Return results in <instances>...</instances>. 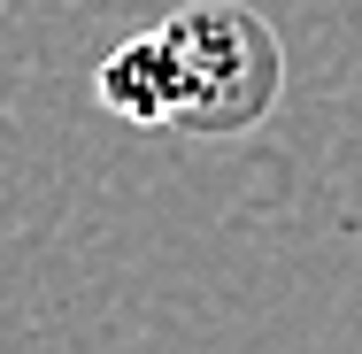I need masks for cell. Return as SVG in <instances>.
<instances>
[{
    "label": "cell",
    "mask_w": 362,
    "mask_h": 354,
    "mask_svg": "<svg viewBox=\"0 0 362 354\" xmlns=\"http://www.w3.org/2000/svg\"><path fill=\"white\" fill-rule=\"evenodd\" d=\"M100 108L132 131H193V139H239L255 131L286 93V47L278 31L239 0H193L170 8L154 31H132L100 77Z\"/></svg>",
    "instance_id": "1"
}]
</instances>
